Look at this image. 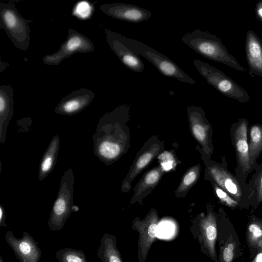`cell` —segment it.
Listing matches in <instances>:
<instances>
[{
    "label": "cell",
    "instance_id": "obj_29",
    "mask_svg": "<svg viewBox=\"0 0 262 262\" xmlns=\"http://www.w3.org/2000/svg\"><path fill=\"white\" fill-rule=\"evenodd\" d=\"M211 182L216 195L222 204L232 209L240 206L239 203L229 193L221 188L213 181H211Z\"/></svg>",
    "mask_w": 262,
    "mask_h": 262
},
{
    "label": "cell",
    "instance_id": "obj_26",
    "mask_svg": "<svg viewBox=\"0 0 262 262\" xmlns=\"http://www.w3.org/2000/svg\"><path fill=\"white\" fill-rule=\"evenodd\" d=\"M200 172V165L190 168L184 175L177 191L179 194L188 191L197 181Z\"/></svg>",
    "mask_w": 262,
    "mask_h": 262
},
{
    "label": "cell",
    "instance_id": "obj_16",
    "mask_svg": "<svg viewBox=\"0 0 262 262\" xmlns=\"http://www.w3.org/2000/svg\"><path fill=\"white\" fill-rule=\"evenodd\" d=\"M95 96L90 90L82 88L74 91L64 97L54 110L59 115L73 116L87 107Z\"/></svg>",
    "mask_w": 262,
    "mask_h": 262
},
{
    "label": "cell",
    "instance_id": "obj_8",
    "mask_svg": "<svg viewBox=\"0 0 262 262\" xmlns=\"http://www.w3.org/2000/svg\"><path fill=\"white\" fill-rule=\"evenodd\" d=\"M193 64L208 83L223 95L241 103L250 101L248 93L221 70L196 59Z\"/></svg>",
    "mask_w": 262,
    "mask_h": 262
},
{
    "label": "cell",
    "instance_id": "obj_28",
    "mask_svg": "<svg viewBox=\"0 0 262 262\" xmlns=\"http://www.w3.org/2000/svg\"><path fill=\"white\" fill-rule=\"evenodd\" d=\"M247 237L251 246L259 247L262 243V225L257 222L251 223L248 227Z\"/></svg>",
    "mask_w": 262,
    "mask_h": 262
},
{
    "label": "cell",
    "instance_id": "obj_3",
    "mask_svg": "<svg viewBox=\"0 0 262 262\" xmlns=\"http://www.w3.org/2000/svg\"><path fill=\"white\" fill-rule=\"evenodd\" d=\"M122 41L133 52L141 55L152 63L164 76L174 78L178 81L194 84L195 80L183 71L174 61L149 46L134 39L120 34Z\"/></svg>",
    "mask_w": 262,
    "mask_h": 262
},
{
    "label": "cell",
    "instance_id": "obj_9",
    "mask_svg": "<svg viewBox=\"0 0 262 262\" xmlns=\"http://www.w3.org/2000/svg\"><path fill=\"white\" fill-rule=\"evenodd\" d=\"M249 127L248 120L246 118H240L232 124L229 131L236 159L235 175L245 183H247V177L253 171L249 156Z\"/></svg>",
    "mask_w": 262,
    "mask_h": 262
},
{
    "label": "cell",
    "instance_id": "obj_15",
    "mask_svg": "<svg viewBox=\"0 0 262 262\" xmlns=\"http://www.w3.org/2000/svg\"><path fill=\"white\" fill-rule=\"evenodd\" d=\"M99 9L113 18L134 23L146 20L151 16V12L147 9L123 3L103 4Z\"/></svg>",
    "mask_w": 262,
    "mask_h": 262
},
{
    "label": "cell",
    "instance_id": "obj_1",
    "mask_svg": "<svg viewBox=\"0 0 262 262\" xmlns=\"http://www.w3.org/2000/svg\"><path fill=\"white\" fill-rule=\"evenodd\" d=\"M129 107L123 104L105 114L99 120L93 136L94 155L108 166L119 159L125 151L123 124Z\"/></svg>",
    "mask_w": 262,
    "mask_h": 262
},
{
    "label": "cell",
    "instance_id": "obj_31",
    "mask_svg": "<svg viewBox=\"0 0 262 262\" xmlns=\"http://www.w3.org/2000/svg\"><path fill=\"white\" fill-rule=\"evenodd\" d=\"M255 12L256 18L262 23V0L259 1L256 3Z\"/></svg>",
    "mask_w": 262,
    "mask_h": 262
},
{
    "label": "cell",
    "instance_id": "obj_27",
    "mask_svg": "<svg viewBox=\"0 0 262 262\" xmlns=\"http://www.w3.org/2000/svg\"><path fill=\"white\" fill-rule=\"evenodd\" d=\"M235 250V243L232 235L225 244L220 246L218 262H232Z\"/></svg>",
    "mask_w": 262,
    "mask_h": 262
},
{
    "label": "cell",
    "instance_id": "obj_2",
    "mask_svg": "<svg viewBox=\"0 0 262 262\" xmlns=\"http://www.w3.org/2000/svg\"><path fill=\"white\" fill-rule=\"evenodd\" d=\"M182 40L184 43L206 58L224 63L241 72L247 70L228 52L220 38L215 35L195 29L183 35Z\"/></svg>",
    "mask_w": 262,
    "mask_h": 262
},
{
    "label": "cell",
    "instance_id": "obj_13",
    "mask_svg": "<svg viewBox=\"0 0 262 262\" xmlns=\"http://www.w3.org/2000/svg\"><path fill=\"white\" fill-rule=\"evenodd\" d=\"M5 238L20 262H39L41 250L29 233L24 231L22 237L17 238L11 231H8Z\"/></svg>",
    "mask_w": 262,
    "mask_h": 262
},
{
    "label": "cell",
    "instance_id": "obj_18",
    "mask_svg": "<svg viewBox=\"0 0 262 262\" xmlns=\"http://www.w3.org/2000/svg\"><path fill=\"white\" fill-rule=\"evenodd\" d=\"M13 89L9 85L0 86V143H5L8 126L13 115Z\"/></svg>",
    "mask_w": 262,
    "mask_h": 262
},
{
    "label": "cell",
    "instance_id": "obj_24",
    "mask_svg": "<svg viewBox=\"0 0 262 262\" xmlns=\"http://www.w3.org/2000/svg\"><path fill=\"white\" fill-rule=\"evenodd\" d=\"M253 170L255 172L248 182L250 189L249 201V204L257 206L262 203V162L256 163Z\"/></svg>",
    "mask_w": 262,
    "mask_h": 262
},
{
    "label": "cell",
    "instance_id": "obj_20",
    "mask_svg": "<svg viewBox=\"0 0 262 262\" xmlns=\"http://www.w3.org/2000/svg\"><path fill=\"white\" fill-rule=\"evenodd\" d=\"M60 147V138L58 135L53 137L40 160L38 178L42 181L54 169Z\"/></svg>",
    "mask_w": 262,
    "mask_h": 262
},
{
    "label": "cell",
    "instance_id": "obj_32",
    "mask_svg": "<svg viewBox=\"0 0 262 262\" xmlns=\"http://www.w3.org/2000/svg\"><path fill=\"white\" fill-rule=\"evenodd\" d=\"M0 226L7 227L6 223V213L5 208L2 204L0 205Z\"/></svg>",
    "mask_w": 262,
    "mask_h": 262
},
{
    "label": "cell",
    "instance_id": "obj_12",
    "mask_svg": "<svg viewBox=\"0 0 262 262\" xmlns=\"http://www.w3.org/2000/svg\"><path fill=\"white\" fill-rule=\"evenodd\" d=\"M187 111L192 134L202 146L204 153L210 157L213 151L212 131L204 111L201 107L195 106H188Z\"/></svg>",
    "mask_w": 262,
    "mask_h": 262
},
{
    "label": "cell",
    "instance_id": "obj_11",
    "mask_svg": "<svg viewBox=\"0 0 262 262\" xmlns=\"http://www.w3.org/2000/svg\"><path fill=\"white\" fill-rule=\"evenodd\" d=\"M159 222L157 211L151 209L145 217L138 216L132 221V228L139 233L137 258L138 262H145L152 245L157 239L156 229Z\"/></svg>",
    "mask_w": 262,
    "mask_h": 262
},
{
    "label": "cell",
    "instance_id": "obj_4",
    "mask_svg": "<svg viewBox=\"0 0 262 262\" xmlns=\"http://www.w3.org/2000/svg\"><path fill=\"white\" fill-rule=\"evenodd\" d=\"M74 174L69 168L62 174L57 196L53 204L48 222L53 231L61 230L73 211Z\"/></svg>",
    "mask_w": 262,
    "mask_h": 262
},
{
    "label": "cell",
    "instance_id": "obj_21",
    "mask_svg": "<svg viewBox=\"0 0 262 262\" xmlns=\"http://www.w3.org/2000/svg\"><path fill=\"white\" fill-rule=\"evenodd\" d=\"M97 255L101 262H123L117 247L116 237L112 234L106 233L102 235Z\"/></svg>",
    "mask_w": 262,
    "mask_h": 262
},
{
    "label": "cell",
    "instance_id": "obj_17",
    "mask_svg": "<svg viewBox=\"0 0 262 262\" xmlns=\"http://www.w3.org/2000/svg\"><path fill=\"white\" fill-rule=\"evenodd\" d=\"M245 50L249 74L251 77H262V40L250 29L246 34Z\"/></svg>",
    "mask_w": 262,
    "mask_h": 262
},
{
    "label": "cell",
    "instance_id": "obj_7",
    "mask_svg": "<svg viewBox=\"0 0 262 262\" xmlns=\"http://www.w3.org/2000/svg\"><path fill=\"white\" fill-rule=\"evenodd\" d=\"M208 207L207 214L198 215L192 222L190 232L200 245V251L211 260L218 262L215 250L217 239L216 214Z\"/></svg>",
    "mask_w": 262,
    "mask_h": 262
},
{
    "label": "cell",
    "instance_id": "obj_34",
    "mask_svg": "<svg viewBox=\"0 0 262 262\" xmlns=\"http://www.w3.org/2000/svg\"><path fill=\"white\" fill-rule=\"evenodd\" d=\"M0 262H5L4 260L1 256H0Z\"/></svg>",
    "mask_w": 262,
    "mask_h": 262
},
{
    "label": "cell",
    "instance_id": "obj_33",
    "mask_svg": "<svg viewBox=\"0 0 262 262\" xmlns=\"http://www.w3.org/2000/svg\"><path fill=\"white\" fill-rule=\"evenodd\" d=\"M260 250L255 257L254 258L253 262H262V243L259 246Z\"/></svg>",
    "mask_w": 262,
    "mask_h": 262
},
{
    "label": "cell",
    "instance_id": "obj_19",
    "mask_svg": "<svg viewBox=\"0 0 262 262\" xmlns=\"http://www.w3.org/2000/svg\"><path fill=\"white\" fill-rule=\"evenodd\" d=\"M161 146L158 144H155L139 155L134 162L128 175L123 181L121 185L122 192L129 190L132 181L158 155Z\"/></svg>",
    "mask_w": 262,
    "mask_h": 262
},
{
    "label": "cell",
    "instance_id": "obj_25",
    "mask_svg": "<svg viewBox=\"0 0 262 262\" xmlns=\"http://www.w3.org/2000/svg\"><path fill=\"white\" fill-rule=\"evenodd\" d=\"M56 257L58 262H87L82 250L71 248L58 250L56 253Z\"/></svg>",
    "mask_w": 262,
    "mask_h": 262
},
{
    "label": "cell",
    "instance_id": "obj_22",
    "mask_svg": "<svg viewBox=\"0 0 262 262\" xmlns=\"http://www.w3.org/2000/svg\"><path fill=\"white\" fill-rule=\"evenodd\" d=\"M248 136L250 161L253 169L262 153V125L255 123L249 126Z\"/></svg>",
    "mask_w": 262,
    "mask_h": 262
},
{
    "label": "cell",
    "instance_id": "obj_14",
    "mask_svg": "<svg viewBox=\"0 0 262 262\" xmlns=\"http://www.w3.org/2000/svg\"><path fill=\"white\" fill-rule=\"evenodd\" d=\"M106 41L113 52L128 69L136 73L142 72L145 66L139 56L133 52L122 41L120 34L105 29Z\"/></svg>",
    "mask_w": 262,
    "mask_h": 262
},
{
    "label": "cell",
    "instance_id": "obj_6",
    "mask_svg": "<svg viewBox=\"0 0 262 262\" xmlns=\"http://www.w3.org/2000/svg\"><path fill=\"white\" fill-rule=\"evenodd\" d=\"M206 171L209 180L229 193L240 205L249 204L250 189L248 183L241 182L228 170L225 157L222 158L221 163L208 162Z\"/></svg>",
    "mask_w": 262,
    "mask_h": 262
},
{
    "label": "cell",
    "instance_id": "obj_5",
    "mask_svg": "<svg viewBox=\"0 0 262 262\" xmlns=\"http://www.w3.org/2000/svg\"><path fill=\"white\" fill-rule=\"evenodd\" d=\"M32 20L24 18L11 3H0V26L13 45L19 50H28L30 41L29 24Z\"/></svg>",
    "mask_w": 262,
    "mask_h": 262
},
{
    "label": "cell",
    "instance_id": "obj_30",
    "mask_svg": "<svg viewBox=\"0 0 262 262\" xmlns=\"http://www.w3.org/2000/svg\"><path fill=\"white\" fill-rule=\"evenodd\" d=\"M92 9L91 5L88 2L81 1L77 4L73 13L78 17L85 19L90 16Z\"/></svg>",
    "mask_w": 262,
    "mask_h": 262
},
{
    "label": "cell",
    "instance_id": "obj_10",
    "mask_svg": "<svg viewBox=\"0 0 262 262\" xmlns=\"http://www.w3.org/2000/svg\"><path fill=\"white\" fill-rule=\"evenodd\" d=\"M94 49V43L87 36L73 29H69L67 39L58 50L45 56L42 61L47 65L57 66L74 54L90 53Z\"/></svg>",
    "mask_w": 262,
    "mask_h": 262
},
{
    "label": "cell",
    "instance_id": "obj_23",
    "mask_svg": "<svg viewBox=\"0 0 262 262\" xmlns=\"http://www.w3.org/2000/svg\"><path fill=\"white\" fill-rule=\"evenodd\" d=\"M162 166L156 167L148 171L142 178L135 189V196L133 198L131 204L141 199V196L147 191L151 190L158 184L163 173Z\"/></svg>",
    "mask_w": 262,
    "mask_h": 262
}]
</instances>
